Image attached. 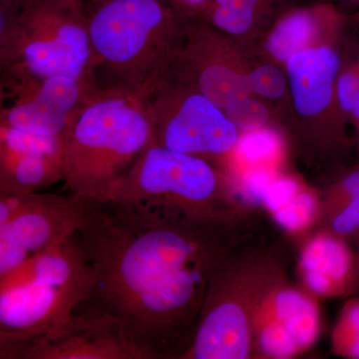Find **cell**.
<instances>
[{
	"instance_id": "1",
	"label": "cell",
	"mask_w": 359,
	"mask_h": 359,
	"mask_svg": "<svg viewBox=\"0 0 359 359\" xmlns=\"http://www.w3.org/2000/svg\"><path fill=\"white\" fill-rule=\"evenodd\" d=\"M215 222L112 199H87L70 237L87 285L74 313L115 321L143 359L183 358L219 264Z\"/></svg>"
},
{
	"instance_id": "2",
	"label": "cell",
	"mask_w": 359,
	"mask_h": 359,
	"mask_svg": "<svg viewBox=\"0 0 359 359\" xmlns=\"http://www.w3.org/2000/svg\"><path fill=\"white\" fill-rule=\"evenodd\" d=\"M167 0H97L87 8L92 63L102 91L144 103L181 53L182 27Z\"/></svg>"
},
{
	"instance_id": "3",
	"label": "cell",
	"mask_w": 359,
	"mask_h": 359,
	"mask_svg": "<svg viewBox=\"0 0 359 359\" xmlns=\"http://www.w3.org/2000/svg\"><path fill=\"white\" fill-rule=\"evenodd\" d=\"M1 90L11 95L45 78L67 76L98 87L88 11L80 0H27L0 6Z\"/></svg>"
},
{
	"instance_id": "4",
	"label": "cell",
	"mask_w": 359,
	"mask_h": 359,
	"mask_svg": "<svg viewBox=\"0 0 359 359\" xmlns=\"http://www.w3.org/2000/svg\"><path fill=\"white\" fill-rule=\"evenodd\" d=\"M152 142L143 102L101 92L80 111L65 139L63 170L70 193L102 199Z\"/></svg>"
},
{
	"instance_id": "5",
	"label": "cell",
	"mask_w": 359,
	"mask_h": 359,
	"mask_svg": "<svg viewBox=\"0 0 359 359\" xmlns=\"http://www.w3.org/2000/svg\"><path fill=\"white\" fill-rule=\"evenodd\" d=\"M219 191L218 176L207 162L153 141L133 166L110 186L102 199L215 221Z\"/></svg>"
},
{
	"instance_id": "6",
	"label": "cell",
	"mask_w": 359,
	"mask_h": 359,
	"mask_svg": "<svg viewBox=\"0 0 359 359\" xmlns=\"http://www.w3.org/2000/svg\"><path fill=\"white\" fill-rule=\"evenodd\" d=\"M86 285L83 280L32 262L0 278V347L58 327L83 297Z\"/></svg>"
},
{
	"instance_id": "7",
	"label": "cell",
	"mask_w": 359,
	"mask_h": 359,
	"mask_svg": "<svg viewBox=\"0 0 359 359\" xmlns=\"http://www.w3.org/2000/svg\"><path fill=\"white\" fill-rule=\"evenodd\" d=\"M153 141L175 152L221 155L235 147L238 127L199 91L183 92L169 73L144 101ZM198 157V156H197Z\"/></svg>"
},
{
	"instance_id": "8",
	"label": "cell",
	"mask_w": 359,
	"mask_h": 359,
	"mask_svg": "<svg viewBox=\"0 0 359 359\" xmlns=\"http://www.w3.org/2000/svg\"><path fill=\"white\" fill-rule=\"evenodd\" d=\"M87 199L32 193L0 197V278L58 243L69 240L86 215Z\"/></svg>"
},
{
	"instance_id": "9",
	"label": "cell",
	"mask_w": 359,
	"mask_h": 359,
	"mask_svg": "<svg viewBox=\"0 0 359 359\" xmlns=\"http://www.w3.org/2000/svg\"><path fill=\"white\" fill-rule=\"evenodd\" d=\"M1 359H143L110 318L74 313L46 334L6 347Z\"/></svg>"
},
{
	"instance_id": "10",
	"label": "cell",
	"mask_w": 359,
	"mask_h": 359,
	"mask_svg": "<svg viewBox=\"0 0 359 359\" xmlns=\"http://www.w3.org/2000/svg\"><path fill=\"white\" fill-rule=\"evenodd\" d=\"M101 92L74 78H45L11 95L13 103L1 109V126L65 142L80 111Z\"/></svg>"
},
{
	"instance_id": "11",
	"label": "cell",
	"mask_w": 359,
	"mask_h": 359,
	"mask_svg": "<svg viewBox=\"0 0 359 359\" xmlns=\"http://www.w3.org/2000/svg\"><path fill=\"white\" fill-rule=\"evenodd\" d=\"M61 139L1 126L0 197L36 193L65 180Z\"/></svg>"
},
{
	"instance_id": "12",
	"label": "cell",
	"mask_w": 359,
	"mask_h": 359,
	"mask_svg": "<svg viewBox=\"0 0 359 359\" xmlns=\"http://www.w3.org/2000/svg\"><path fill=\"white\" fill-rule=\"evenodd\" d=\"M195 339L183 356L195 359H243L250 353L247 314L228 290L212 280Z\"/></svg>"
},
{
	"instance_id": "13",
	"label": "cell",
	"mask_w": 359,
	"mask_h": 359,
	"mask_svg": "<svg viewBox=\"0 0 359 359\" xmlns=\"http://www.w3.org/2000/svg\"><path fill=\"white\" fill-rule=\"evenodd\" d=\"M287 69L299 114L316 115L330 105L340 69L337 52L328 47L306 48L287 61Z\"/></svg>"
},
{
	"instance_id": "14",
	"label": "cell",
	"mask_w": 359,
	"mask_h": 359,
	"mask_svg": "<svg viewBox=\"0 0 359 359\" xmlns=\"http://www.w3.org/2000/svg\"><path fill=\"white\" fill-rule=\"evenodd\" d=\"M351 252L339 241L320 238L309 245L302 256V266L309 287L325 294L351 278Z\"/></svg>"
},
{
	"instance_id": "15",
	"label": "cell",
	"mask_w": 359,
	"mask_h": 359,
	"mask_svg": "<svg viewBox=\"0 0 359 359\" xmlns=\"http://www.w3.org/2000/svg\"><path fill=\"white\" fill-rule=\"evenodd\" d=\"M276 321L299 349L311 346L318 332V314L313 302L294 290H283L275 299Z\"/></svg>"
},
{
	"instance_id": "16",
	"label": "cell",
	"mask_w": 359,
	"mask_h": 359,
	"mask_svg": "<svg viewBox=\"0 0 359 359\" xmlns=\"http://www.w3.org/2000/svg\"><path fill=\"white\" fill-rule=\"evenodd\" d=\"M316 9L294 11L283 18L266 41V48L276 60L287 62L294 54L306 49L316 32Z\"/></svg>"
},
{
	"instance_id": "17",
	"label": "cell",
	"mask_w": 359,
	"mask_h": 359,
	"mask_svg": "<svg viewBox=\"0 0 359 359\" xmlns=\"http://www.w3.org/2000/svg\"><path fill=\"white\" fill-rule=\"evenodd\" d=\"M268 0H211L209 8L212 25L222 32L240 35L252 26L257 7Z\"/></svg>"
},
{
	"instance_id": "18",
	"label": "cell",
	"mask_w": 359,
	"mask_h": 359,
	"mask_svg": "<svg viewBox=\"0 0 359 359\" xmlns=\"http://www.w3.org/2000/svg\"><path fill=\"white\" fill-rule=\"evenodd\" d=\"M342 203L332 228L339 235H348L359 229V169L342 180Z\"/></svg>"
},
{
	"instance_id": "19",
	"label": "cell",
	"mask_w": 359,
	"mask_h": 359,
	"mask_svg": "<svg viewBox=\"0 0 359 359\" xmlns=\"http://www.w3.org/2000/svg\"><path fill=\"white\" fill-rule=\"evenodd\" d=\"M247 77L250 92L264 98H280L287 88V82L282 71L273 66H261Z\"/></svg>"
},
{
	"instance_id": "20",
	"label": "cell",
	"mask_w": 359,
	"mask_h": 359,
	"mask_svg": "<svg viewBox=\"0 0 359 359\" xmlns=\"http://www.w3.org/2000/svg\"><path fill=\"white\" fill-rule=\"evenodd\" d=\"M226 115L238 128L248 131L261 128L269 119L268 109L249 97L231 106Z\"/></svg>"
},
{
	"instance_id": "21",
	"label": "cell",
	"mask_w": 359,
	"mask_h": 359,
	"mask_svg": "<svg viewBox=\"0 0 359 359\" xmlns=\"http://www.w3.org/2000/svg\"><path fill=\"white\" fill-rule=\"evenodd\" d=\"M259 346L266 355L273 358H287L299 351L294 340L276 321L263 328L259 335Z\"/></svg>"
},
{
	"instance_id": "22",
	"label": "cell",
	"mask_w": 359,
	"mask_h": 359,
	"mask_svg": "<svg viewBox=\"0 0 359 359\" xmlns=\"http://www.w3.org/2000/svg\"><path fill=\"white\" fill-rule=\"evenodd\" d=\"M276 134L269 130H252L240 142V152L245 159L259 161L276 152L278 148Z\"/></svg>"
},
{
	"instance_id": "23",
	"label": "cell",
	"mask_w": 359,
	"mask_h": 359,
	"mask_svg": "<svg viewBox=\"0 0 359 359\" xmlns=\"http://www.w3.org/2000/svg\"><path fill=\"white\" fill-rule=\"evenodd\" d=\"M313 210L314 203L311 197L308 195H297L276 212V218L287 228H299L311 219Z\"/></svg>"
},
{
	"instance_id": "24",
	"label": "cell",
	"mask_w": 359,
	"mask_h": 359,
	"mask_svg": "<svg viewBox=\"0 0 359 359\" xmlns=\"http://www.w3.org/2000/svg\"><path fill=\"white\" fill-rule=\"evenodd\" d=\"M340 346L351 358H359V302L347 308L340 327Z\"/></svg>"
},
{
	"instance_id": "25",
	"label": "cell",
	"mask_w": 359,
	"mask_h": 359,
	"mask_svg": "<svg viewBox=\"0 0 359 359\" xmlns=\"http://www.w3.org/2000/svg\"><path fill=\"white\" fill-rule=\"evenodd\" d=\"M337 93L341 109L353 114L359 95V63L353 69L344 71L340 75Z\"/></svg>"
},
{
	"instance_id": "26",
	"label": "cell",
	"mask_w": 359,
	"mask_h": 359,
	"mask_svg": "<svg viewBox=\"0 0 359 359\" xmlns=\"http://www.w3.org/2000/svg\"><path fill=\"white\" fill-rule=\"evenodd\" d=\"M297 187L292 180L280 179L271 181L264 191L263 198L269 209L278 211L297 196Z\"/></svg>"
},
{
	"instance_id": "27",
	"label": "cell",
	"mask_w": 359,
	"mask_h": 359,
	"mask_svg": "<svg viewBox=\"0 0 359 359\" xmlns=\"http://www.w3.org/2000/svg\"><path fill=\"white\" fill-rule=\"evenodd\" d=\"M172 2L173 6H184L187 8L203 9L207 8L211 0H167Z\"/></svg>"
},
{
	"instance_id": "28",
	"label": "cell",
	"mask_w": 359,
	"mask_h": 359,
	"mask_svg": "<svg viewBox=\"0 0 359 359\" xmlns=\"http://www.w3.org/2000/svg\"><path fill=\"white\" fill-rule=\"evenodd\" d=\"M27 0H0V6L11 7V8H18L22 6Z\"/></svg>"
},
{
	"instance_id": "29",
	"label": "cell",
	"mask_w": 359,
	"mask_h": 359,
	"mask_svg": "<svg viewBox=\"0 0 359 359\" xmlns=\"http://www.w3.org/2000/svg\"><path fill=\"white\" fill-rule=\"evenodd\" d=\"M353 117L354 119L356 120L359 123V95H358V103H356L355 108H354L353 112Z\"/></svg>"
},
{
	"instance_id": "30",
	"label": "cell",
	"mask_w": 359,
	"mask_h": 359,
	"mask_svg": "<svg viewBox=\"0 0 359 359\" xmlns=\"http://www.w3.org/2000/svg\"><path fill=\"white\" fill-rule=\"evenodd\" d=\"M97 0H90V4H93V2H96Z\"/></svg>"
},
{
	"instance_id": "31",
	"label": "cell",
	"mask_w": 359,
	"mask_h": 359,
	"mask_svg": "<svg viewBox=\"0 0 359 359\" xmlns=\"http://www.w3.org/2000/svg\"><path fill=\"white\" fill-rule=\"evenodd\" d=\"M344 1H356V0H344Z\"/></svg>"
}]
</instances>
